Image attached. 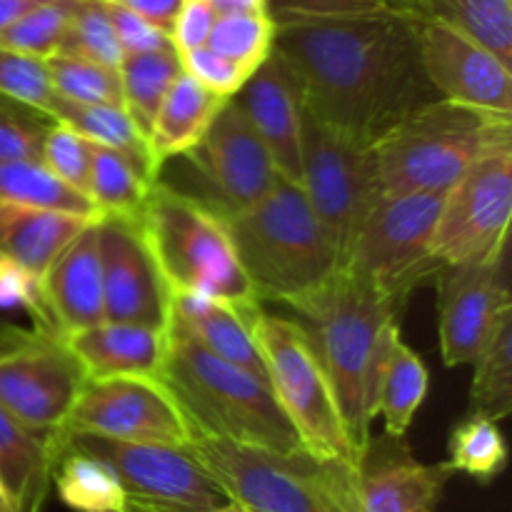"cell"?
<instances>
[{
    "instance_id": "6",
    "label": "cell",
    "mask_w": 512,
    "mask_h": 512,
    "mask_svg": "<svg viewBox=\"0 0 512 512\" xmlns=\"http://www.w3.org/2000/svg\"><path fill=\"white\" fill-rule=\"evenodd\" d=\"M138 223L170 295H205L240 310L260 308L228 223L208 203L155 180Z\"/></svg>"
},
{
    "instance_id": "44",
    "label": "cell",
    "mask_w": 512,
    "mask_h": 512,
    "mask_svg": "<svg viewBox=\"0 0 512 512\" xmlns=\"http://www.w3.org/2000/svg\"><path fill=\"white\" fill-rule=\"evenodd\" d=\"M180 58H183L185 73L193 75L198 83H203L205 88L223 95V98H233V95H238V90L243 88L245 80L250 78L248 70L240 68V65L233 63V60L218 55L215 50H210L208 45L188 50V53H183Z\"/></svg>"
},
{
    "instance_id": "38",
    "label": "cell",
    "mask_w": 512,
    "mask_h": 512,
    "mask_svg": "<svg viewBox=\"0 0 512 512\" xmlns=\"http://www.w3.org/2000/svg\"><path fill=\"white\" fill-rule=\"evenodd\" d=\"M58 53L78 55L93 63L118 68L123 63V48L110 23L105 0H75L68 30Z\"/></svg>"
},
{
    "instance_id": "1",
    "label": "cell",
    "mask_w": 512,
    "mask_h": 512,
    "mask_svg": "<svg viewBox=\"0 0 512 512\" xmlns=\"http://www.w3.org/2000/svg\"><path fill=\"white\" fill-rule=\"evenodd\" d=\"M273 53L298 80L303 103L363 143L438 98L420 63L418 15L410 8L280 20Z\"/></svg>"
},
{
    "instance_id": "11",
    "label": "cell",
    "mask_w": 512,
    "mask_h": 512,
    "mask_svg": "<svg viewBox=\"0 0 512 512\" xmlns=\"http://www.w3.org/2000/svg\"><path fill=\"white\" fill-rule=\"evenodd\" d=\"M83 363L53 325L0 323V405L50 443L65 428L80 388Z\"/></svg>"
},
{
    "instance_id": "29",
    "label": "cell",
    "mask_w": 512,
    "mask_h": 512,
    "mask_svg": "<svg viewBox=\"0 0 512 512\" xmlns=\"http://www.w3.org/2000/svg\"><path fill=\"white\" fill-rule=\"evenodd\" d=\"M410 10L438 20L512 60V0H408Z\"/></svg>"
},
{
    "instance_id": "13",
    "label": "cell",
    "mask_w": 512,
    "mask_h": 512,
    "mask_svg": "<svg viewBox=\"0 0 512 512\" xmlns=\"http://www.w3.org/2000/svg\"><path fill=\"white\" fill-rule=\"evenodd\" d=\"M512 143L488 150L443 193L433 255L440 265H475L508 253Z\"/></svg>"
},
{
    "instance_id": "50",
    "label": "cell",
    "mask_w": 512,
    "mask_h": 512,
    "mask_svg": "<svg viewBox=\"0 0 512 512\" xmlns=\"http://www.w3.org/2000/svg\"><path fill=\"white\" fill-rule=\"evenodd\" d=\"M215 15L233 13H265V0H208Z\"/></svg>"
},
{
    "instance_id": "32",
    "label": "cell",
    "mask_w": 512,
    "mask_h": 512,
    "mask_svg": "<svg viewBox=\"0 0 512 512\" xmlns=\"http://www.w3.org/2000/svg\"><path fill=\"white\" fill-rule=\"evenodd\" d=\"M425 395H428V368L398 335L385 363L378 393V415H383L385 433L393 438H405Z\"/></svg>"
},
{
    "instance_id": "21",
    "label": "cell",
    "mask_w": 512,
    "mask_h": 512,
    "mask_svg": "<svg viewBox=\"0 0 512 512\" xmlns=\"http://www.w3.org/2000/svg\"><path fill=\"white\" fill-rule=\"evenodd\" d=\"M98 218L80 230L78 238L50 263L40 278L45 313L50 323L65 335L93 328L105 320Z\"/></svg>"
},
{
    "instance_id": "48",
    "label": "cell",
    "mask_w": 512,
    "mask_h": 512,
    "mask_svg": "<svg viewBox=\"0 0 512 512\" xmlns=\"http://www.w3.org/2000/svg\"><path fill=\"white\" fill-rule=\"evenodd\" d=\"M110 3L133 10L135 15H140L148 23H153L155 28L163 30L165 35H170L185 0H110Z\"/></svg>"
},
{
    "instance_id": "35",
    "label": "cell",
    "mask_w": 512,
    "mask_h": 512,
    "mask_svg": "<svg viewBox=\"0 0 512 512\" xmlns=\"http://www.w3.org/2000/svg\"><path fill=\"white\" fill-rule=\"evenodd\" d=\"M448 468L465 473L480 485L498 478L508 465V445L498 428V420L470 410L465 420L453 428L448 440Z\"/></svg>"
},
{
    "instance_id": "41",
    "label": "cell",
    "mask_w": 512,
    "mask_h": 512,
    "mask_svg": "<svg viewBox=\"0 0 512 512\" xmlns=\"http://www.w3.org/2000/svg\"><path fill=\"white\" fill-rule=\"evenodd\" d=\"M40 163L58 175L65 185L90 198V140H85L83 135L53 120L45 130Z\"/></svg>"
},
{
    "instance_id": "25",
    "label": "cell",
    "mask_w": 512,
    "mask_h": 512,
    "mask_svg": "<svg viewBox=\"0 0 512 512\" xmlns=\"http://www.w3.org/2000/svg\"><path fill=\"white\" fill-rule=\"evenodd\" d=\"M228 100L230 98L213 93L183 70L165 93L148 130L155 170L160 173L168 160L183 158L185 153H190L203 140V135L208 133Z\"/></svg>"
},
{
    "instance_id": "45",
    "label": "cell",
    "mask_w": 512,
    "mask_h": 512,
    "mask_svg": "<svg viewBox=\"0 0 512 512\" xmlns=\"http://www.w3.org/2000/svg\"><path fill=\"white\" fill-rule=\"evenodd\" d=\"M10 308L28 310L33 323L53 325L50 323L48 313H45L40 278H35L25 265L0 255V310Z\"/></svg>"
},
{
    "instance_id": "10",
    "label": "cell",
    "mask_w": 512,
    "mask_h": 512,
    "mask_svg": "<svg viewBox=\"0 0 512 512\" xmlns=\"http://www.w3.org/2000/svg\"><path fill=\"white\" fill-rule=\"evenodd\" d=\"M440 205L443 193L380 195L355 230L343 268L405 305L443 268L433 255Z\"/></svg>"
},
{
    "instance_id": "34",
    "label": "cell",
    "mask_w": 512,
    "mask_h": 512,
    "mask_svg": "<svg viewBox=\"0 0 512 512\" xmlns=\"http://www.w3.org/2000/svg\"><path fill=\"white\" fill-rule=\"evenodd\" d=\"M470 405L473 413L493 420L508 418L512 410V310L498 320L490 338L475 355Z\"/></svg>"
},
{
    "instance_id": "8",
    "label": "cell",
    "mask_w": 512,
    "mask_h": 512,
    "mask_svg": "<svg viewBox=\"0 0 512 512\" xmlns=\"http://www.w3.org/2000/svg\"><path fill=\"white\" fill-rule=\"evenodd\" d=\"M250 328L263 355L270 390L298 430L305 450L318 460L353 465L355 450L345 433L333 385L303 325L258 308Z\"/></svg>"
},
{
    "instance_id": "3",
    "label": "cell",
    "mask_w": 512,
    "mask_h": 512,
    "mask_svg": "<svg viewBox=\"0 0 512 512\" xmlns=\"http://www.w3.org/2000/svg\"><path fill=\"white\" fill-rule=\"evenodd\" d=\"M165 333L168 343L158 380L183 410L190 433L258 445L275 453L305 450L268 380L218 358L175 318L168 320Z\"/></svg>"
},
{
    "instance_id": "26",
    "label": "cell",
    "mask_w": 512,
    "mask_h": 512,
    "mask_svg": "<svg viewBox=\"0 0 512 512\" xmlns=\"http://www.w3.org/2000/svg\"><path fill=\"white\" fill-rule=\"evenodd\" d=\"M53 470L55 455L48 440L0 405V485L13 512H43Z\"/></svg>"
},
{
    "instance_id": "43",
    "label": "cell",
    "mask_w": 512,
    "mask_h": 512,
    "mask_svg": "<svg viewBox=\"0 0 512 512\" xmlns=\"http://www.w3.org/2000/svg\"><path fill=\"white\" fill-rule=\"evenodd\" d=\"M390 8H410L408 0H265V13L280 20L345 18V15L378 13Z\"/></svg>"
},
{
    "instance_id": "12",
    "label": "cell",
    "mask_w": 512,
    "mask_h": 512,
    "mask_svg": "<svg viewBox=\"0 0 512 512\" xmlns=\"http://www.w3.org/2000/svg\"><path fill=\"white\" fill-rule=\"evenodd\" d=\"M300 188L345 260L355 230L380 198L373 143L333 128L303 103Z\"/></svg>"
},
{
    "instance_id": "4",
    "label": "cell",
    "mask_w": 512,
    "mask_h": 512,
    "mask_svg": "<svg viewBox=\"0 0 512 512\" xmlns=\"http://www.w3.org/2000/svg\"><path fill=\"white\" fill-rule=\"evenodd\" d=\"M240 265L260 300L288 308L343 268V255L298 183L280 178L265 198L225 218Z\"/></svg>"
},
{
    "instance_id": "18",
    "label": "cell",
    "mask_w": 512,
    "mask_h": 512,
    "mask_svg": "<svg viewBox=\"0 0 512 512\" xmlns=\"http://www.w3.org/2000/svg\"><path fill=\"white\" fill-rule=\"evenodd\" d=\"M440 353L448 368L470 365L498 320L512 310L505 258L475 265H443L435 275Z\"/></svg>"
},
{
    "instance_id": "7",
    "label": "cell",
    "mask_w": 512,
    "mask_h": 512,
    "mask_svg": "<svg viewBox=\"0 0 512 512\" xmlns=\"http://www.w3.org/2000/svg\"><path fill=\"white\" fill-rule=\"evenodd\" d=\"M188 448L243 512H350V463L190 433Z\"/></svg>"
},
{
    "instance_id": "31",
    "label": "cell",
    "mask_w": 512,
    "mask_h": 512,
    "mask_svg": "<svg viewBox=\"0 0 512 512\" xmlns=\"http://www.w3.org/2000/svg\"><path fill=\"white\" fill-rule=\"evenodd\" d=\"M118 73L120 85H123L125 110L148 135L165 93L183 73V58L175 45H168V48L148 50V53L125 55L123 63L118 65Z\"/></svg>"
},
{
    "instance_id": "9",
    "label": "cell",
    "mask_w": 512,
    "mask_h": 512,
    "mask_svg": "<svg viewBox=\"0 0 512 512\" xmlns=\"http://www.w3.org/2000/svg\"><path fill=\"white\" fill-rule=\"evenodd\" d=\"M53 455L63 448L100 458L115 470L128 493V512H228L233 500L188 445L128 443L90 433H58Z\"/></svg>"
},
{
    "instance_id": "39",
    "label": "cell",
    "mask_w": 512,
    "mask_h": 512,
    "mask_svg": "<svg viewBox=\"0 0 512 512\" xmlns=\"http://www.w3.org/2000/svg\"><path fill=\"white\" fill-rule=\"evenodd\" d=\"M75 0H48L25 13L8 28L0 30V45L33 58H50L58 53L68 30Z\"/></svg>"
},
{
    "instance_id": "28",
    "label": "cell",
    "mask_w": 512,
    "mask_h": 512,
    "mask_svg": "<svg viewBox=\"0 0 512 512\" xmlns=\"http://www.w3.org/2000/svg\"><path fill=\"white\" fill-rule=\"evenodd\" d=\"M53 485L75 512H128V493L115 470L100 458L63 448L55 458Z\"/></svg>"
},
{
    "instance_id": "19",
    "label": "cell",
    "mask_w": 512,
    "mask_h": 512,
    "mask_svg": "<svg viewBox=\"0 0 512 512\" xmlns=\"http://www.w3.org/2000/svg\"><path fill=\"white\" fill-rule=\"evenodd\" d=\"M453 470L420 463L405 438L370 435L350 465V512H435Z\"/></svg>"
},
{
    "instance_id": "2",
    "label": "cell",
    "mask_w": 512,
    "mask_h": 512,
    "mask_svg": "<svg viewBox=\"0 0 512 512\" xmlns=\"http://www.w3.org/2000/svg\"><path fill=\"white\" fill-rule=\"evenodd\" d=\"M403 308L348 268L293 308L333 385L355 458L373 435L380 378L400 335Z\"/></svg>"
},
{
    "instance_id": "47",
    "label": "cell",
    "mask_w": 512,
    "mask_h": 512,
    "mask_svg": "<svg viewBox=\"0 0 512 512\" xmlns=\"http://www.w3.org/2000/svg\"><path fill=\"white\" fill-rule=\"evenodd\" d=\"M215 18L218 15L210 8L208 0H185L178 18H175L173 33H170V40L178 48V53L183 55L188 50L203 48L208 43V35L213 30Z\"/></svg>"
},
{
    "instance_id": "37",
    "label": "cell",
    "mask_w": 512,
    "mask_h": 512,
    "mask_svg": "<svg viewBox=\"0 0 512 512\" xmlns=\"http://www.w3.org/2000/svg\"><path fill=\"white\" fill-rule=\"evenodd\" d=\"M43 63L60 98L75 100V103L123 105L125 108L118 68H108V65L68 53H53Z\"/></svg>"
},
{
    "instance_id": "20",
    "label": "cell",
    "mask_w": 512,
    "mask_h": 512,
    "mask_svg": "<svg viewBox=\"0 0 512 512\" xmlns=\"http://www.w3.org/2000/svg\"><path fill=\"white\" fill-rule=\"evenodd\" d=\"M233 100L265 143L278 173L300 185L303 95L288 65L270 53Z\"/></svg>"
},
{
    "instance_id": "30",
    "label": "cell",
    "mask_w": 512,
    "mask_h": 512,
    "mask_svg": "<svg viewBox=\"0 0 512 512\" xmlns=\"http://www.w3.org/2000/svg\"><path fill=\"white\" fill-rule=\"evenodd\" d=\"M155 180L120 150L90 143V200L100 215L138 218Z\"/></svg>"
},
{
    "instance_id": "5",
    "label": "cell",
    "mask_w": 512,
    "mask_h": 512,
    "mask_svg": "<svg viewBox=\"0 0 512 512\" xmlns=\"http://www.w3.org/2000/svg\"><path fill=\"white\" fill-rule=\"evenodd\" d=\"M512 143V115L433 98L373 143L380 195L445 193L488 150Z\"/></svg>"
},
{
    "instance_id": "42",
    "label": "cell",
    "mask_w": 512,
    "mask_h": 512,
    "mask_svg": "<svg viewBox=\"0 0 512 512\" xmlns=\"http://www.w3.org/2000/svg\"><path fill=\"white\" fill-rule=\"evenodd\" d=\"M53 123L45 115L0 95V158L40 160L43 138Z\"/></svg>"
},
{
    "instance_id": "46",
    "label": "cell",
    "mask_w": 512,
    "mask_h": 512,
    "mask_svg": "<svg viewBox=\"0 0 512 512\" xmlns=\"http://www.w3.org/2000/svg\"><path fill=\"white\" fill-rule=\"evenodd\" d=\"M105 8H108L110 23H113L115 35H118L120 48H123V58L125 55L148 53V50H160L173 45L170 35H165L163 30L155 28L153 23H148L145 18L135 15L133 10L110 3V0H105Z\"/></svg>"
},
{
    "instance_id": "49",
    "label": "cell",
    "mask_w": 512,
    "mask_h": 512,
    "mask_svg": "<svg viewBox=\"0 0 512 512\" xmlns=\"http://www.w3.org/2000/svg\"><path fill=\"white\" fill-rule=\"evenodd\" d=\"M40 3H48V0H0V30L38 8Z\"/></svg>"
},
{
    "instance_id": "40",
    "label": "cell",
    "mask_w": 512,
    "mask_h": 512,
    "mask_svg": "<svg viewBox=\"0 0 512 512\" xmlns=\"http://www.w3.org/2000/svg\"><path fill=\"white\" fill-rule=\"evenodd\" d=\"M0 95L45 118H50L55 98H58L43 60L3 48V45H0Z\"/></svg>"
},
{
    "instance_id": "23",
    "label": "cell",
    "mask_w": 512,
    "mask_h": 512,
    "mask_svg": "<svg viewBox=\"0 0 512 512\" xmlns=\"http://www.w3.org/2000/svg\"><path fill=\"white\" fill-rule=\"evenodd\" d=\"M95 218L0 200V255L25 265L35 278H43L50 263Z\"/></svg>"
},
{
    "instance_id": "16",
    "label": "cell",
    "mask_w": 512,
    "mask_h": 512,
    "mask_svg": "<svg viewBox=\"0 0 512 512\" xmlns=\"http://www.w3.org/2000/svg\"><path fill=\"white\" fill-rule=\"evenodd\" d=\"M98 248L105 320L168 328L170 290L145 243L138 218L100 215Z\"/></svg>"
},
{
    "instance_id": "24",
    "label": "cell",
    "mask_w": 512,
    "mask_h": 512,
    "mask_svg": "<svg viewBox=\"0 0 512 512\" xmlns=\"http://www.w3.org/2000/svg\"><path fill=\"white\" fill-rule=\"evenodd\" d=\"M255 310L233 308V305L205 298V295H170V318L188 328L218 358L268 380L263 355H260L253 328H250Z\"/></svg>"
},
{
    "instance_id": "14",
    "label": "cell",
    "mask_w": 512,
    "mask_h": 512,
    "mask_svg": "<svg viewBox=\"0 0 512 512\" xmlns=\"http://www.w3.org/2000/svg\"><path fill=\"white\" fill-rule=\"evenodd\" d=\"M60 433H90L128 443L188 445L190 425L158 378H88Z\"/></svg>"
},
{
    "instance_id": "22",
    "label": "cell",
    "mask_w": 512,
    "mask_h": 512,
    "mask_svg": "<svg viewBox=\"0 0 512 512\" xmlns=\"http://www.w3.org/2000/svg\"><path fill=\"white\" fill-rule=\"evenodd\" d=\"M65 338L83 363L88 378H115V375L158 378L165 343H168L165 328L115 323V320H103L93 328L75 330Z\"/></svg>"
},
{
    "instance_id": "36",
    "label": "cell",
    "mask_w": 512,
    "mask_h": 512,
    "mask_svg": "<svg viewBox=\"0 0 512 512\" xmlns=\"http://www.w3.org/2000/svg\"><path fill=\"white\" fill-rule=\"evenodd\" d=\"M273 40L275 20L268 13H233L215 18L205 45L253 75L273 53Z\"/></svg>"
},
{
    "instance_id": "27",
    "label": "cell",
    "mask_w": 512,
    "mask_h": 512,
    "mask_svg": "<svg viewBox=\"0 0 512 512\" xmlns=\"http://www.w3.org/2000/svg\"><path fill=\"white\" fill-rule=\"evenodd\" d=\"M50 118L65 123L75 133L83 135L90 143L105 145V148L120 150L130 160L140 165L153 180H160V173L153 165L148 135L140 130L133 115L123 105H98V103H75L68 98H55Z\"/></svg>"
},
{
    "instance_id": "52",
    "label": "cell",
    "mask_w": 512,
    "mask_h": 512,
    "mask_svg": "<svg viewBox=\"0 0 512 512\" xmlns=\"http://www.w3.org/2000/svg\"><path fill=\"white\" fill-rule=\"evenodd\" d=\"M228 512H243V510H238V508H235V510H228Z\"/></svg>"
},
{
    "instance_id": "33",
    "label": "cell",
    "mask_w": 512,
    "mask_h": 512,
    "mask_svg": "<svg viewBox=\"0 0 512 512\" xmlns=\"http://www.w3.org/2000/svg\"><path fill=\"white\" fill-rule=\"evenodd\" d=\"M0 200L33 205V208L63 210V213L90 215V218L100 215L95 210L93 200L65 185L40 160L0 158Z\"/></svg>"
},
{
    "instance_id": "17",
    "label": "cell",
    "mask_w": 512,
    "mask_h": 512,
    "mask_svg": "<svg viewBox=\"0 0 512 512\" xmlns=\"http://www.w3.org/2000/svg\"><path fill=\"white\" fill-rule=\"evenodd\" d=\"M418 50L425 78L438 98L512 115L510 63L483 43L450 25L418 15Z\"/></svg>"
},
{
    "instance_id": "15",
    "label": "cell",
    "mask_w": 512,
    "mask_h": 512,
    "mask_svg": "<svg viewBox=\"0 0 512 512\" xmlns=\"http://www.w3.org/2000/svg\"><path fill=\"white\" fill-rule=\"evenodd\" d=\"M183 158L190 160L203 180L205 195H195L223 218L258 203L283 175L275 168L268 148L233 98L198 145Z\"/></svg>"
},
{
    "instance_id": "51",
    "label": "cell",
    "mask_w": 512,
    "mask_h": 512,
    "mask_svg": "<svg viewBox=\"0 0 512 512\" xmlns=\"http://www.w3.org/2000/svg\"><path fill=\"white\" fill-rule=\"evenodd\" d=\"M0 512H13V505H10L8 495H5L3 485H0Z\"/></svg>"
}]
</instances>
